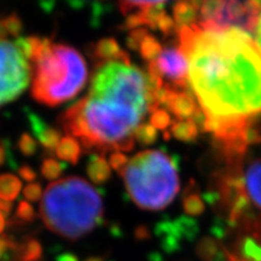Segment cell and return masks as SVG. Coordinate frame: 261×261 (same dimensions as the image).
<instances>
[{"instance_id":"obj_1","label":"cell","mask_w":261,"mask_h":261,"mask_svg":"<svg viewBox=\"0 0 261 261\" xmlns=\"http://www.w3.org/2000/svg\"><path fill=\"white\" fill-rule=\"evenodd\" d=\"M188 58L189 86L227 162L242 159L259 140L253 121L261 115V51L238 29L194 24L177 31Z\"/></svg>"},{"instance_id":"obj_2","label":"cell","mask_w":261,"mask_h":261,"mask_svg":"<svg viewBox=\"0 0 261 261\" xmlns=\"http://www.w3.org/2000/svg\"><path fill=\"white\" fill-rule=\"evenodd\" d=\"M160 87L148 71L132 64L128 54L98 62L89 93L58 116L67 136L80 139L85 151L125 152L136 132L158 108Z\"/></svg>"},{"instance_id":"obj_3","label":"cell","mask_w":261,"mask_h":261,"mask_svg":"<svg viewBox=\"0 0 261 261\" xmlns=\"http://www.w3.org/2000/svg\"><path fill=\"white\" fill-rule=\"evenodd\" d=\"M40 217L54 233L76 241L103 223L102 196L84 178L60 179L48 184L42 195Z\"/></svg>"},{"instance_id":"obj_4","label":"cell","mask_w":261,"mask_h":261,"mask_svg":"<svg viewBox=\"0 0 261 261\" xmlns=\"http://www.w3.org/2000/svg\"><path fill=\"white\" fill-rule=\"evenodd\" d=\"M87 83V65L76 48L54 44L44 38L41 54L35 63L32 97L47 107L61 106L73 99Z\"/></svg>"},{"instance_id":"obj_5","label":"cell","mask_w":261,"mask_h":261,"mask_svg":"<svg viewBox=\"0 0 261 261\" xmlns=\"http://www.w3.org/2000/svg\"><path fill=\"white\" fill-rule=\"evenodd\" d=\"M120 175L129 198L145 211H162L180 189L178 166L162 150H144L127 160Z\"/></svg>"},{"instance_id":"obj_6","label":"cell","mask_w":261,"mask_h":261,"mask_svg":"<svg viewBox=\"0 0 261 261\" xmlns=\"http://www.w3.org/2000/svg\"><path fill=\"white\" fill-rule=\"evenodd\" d=\"M231 169L219 181V195L232 223L250 219V210L261 212V158L253 160L244 169L240 161L230 163Z\"/></svg>"},{"instance_id":"obj_7","label":"cell","mask_w":261,"mask_h":261,"mask_svg":"<svg viewBox=\"0 0 261 261\" xmlns=\"http://www.w3.org/2000/svg\"><path fill=\"white\" fill-rule=\"evenodd\" d=\"M260 2H198L197 25L238 29L253 35Z\"/></svg>"},{"instance_id":"obj_8","label":"cell","mask_w":261,"mask_h":261,"mask_svg":"<svg viewBox=\"0 0 261 261\" xmlns=\"http://www.w3.org/2000/svg\"><path fill=\"white\" fill-rule=\"evenodd\" d=\"M31 76V65L14 42L0 40V107L21 96Z\"/></svg>"},{"instance_id":"obj_9","label":"cell","mask_w":261,"mask_h":261,"mask_svg":"<svg viewBox=\"0 0 261 261\" xmlns=\"http://www.w3.org/2000/svg\"><path fill=\"white\" fill-rule=\"evenodd\" d=\"M146 71L160 89L190 90L188 58L179 42L173 46H162L154 60L148 63Z\"/></svg>"},{"instance_id":"obj_10","label":"cell","mask_w":261,"mask_h":261,"mask_svg":"<svg viewBox=\"0 0 261 261\" xmlns=\"http://www.w3.org/2000/svg\"><path fill=\"white\" fill-rule=\"evenodd\" d=\"M25 116H27L29 125H31L32 132L37 137L40 145L46 150L48 155L54 154L61 140V130L48 125L44 119H41L38 114L32 112V110H25Z\"/></svg>"},{"instance_id":"obj_11","label":"cell","mask_w":261,"mask_h":261,"mask_svg":"<svg viewBox=\"0 0 261 261\" xmlns=\"http://www.w3.org/2000/svg\"><path fill=\"white\" fill-rule=\"evenodd\" d=\"M87 175L93 184L102 185L112 177V169L107 160L99 154H91L86 166Z\"/></svg>"},{"instance_id":"obj_12","label":"cell","mask_w":261,"mask_h":261,"mask_svg":"<svg viewBox=\"0 0 261 261\" xmlns=\"http://www.w3.org/2000/svg\"><path fill=\"white\" fill-rule=\"evenodd\" d=\"M55 152H56L57 158L61 159L62 161L74 166L79 162L80 156L83 154V149H81V144L76 139L70 136H65L63 138H61Z\"/></svg>"},{"instance_id":"obj_13","label":"cell","mask_w":261,"mask_h":261,"mask_svg":"<svg viewBox=\"0 0 261 261\" xmlns=\"http://www.w3.org/2000/svg\"><path fill=\"white\" fill-rule=\"evenodd\" d=\"M42 42H44V38L38 37V35H29V37L17 38L14 44L25 60L37 63L41 54Z\"/></svg>"},{"instance_id":"obj_14","label":"cell","mask_w":261,"mask_h":261,"mask_svg":"<svg viewBox=\"0 0 261 261\" xmlns=\"http://www.w3.org/2000/svg\"><path fill=\"white\" fill-rule=\"evenodd\" d=\"M93 52L98 62L116 60V58L122 57L126 54V51H123L115 39L113 38H103L99 41H97V44L94 45Z\"/></svg>"},{"instance_id":"obj_15","label":"cell","mask_w":261,"mask_h":261,"mask_svg":"<svg viewBox=\"0 0 261 261\" xmlns=\"http://www.w3.org/2000/svg\"><path fill=\"white\" fill-rule=\"evenodd\" d=\"M14 256L16 261H39L42 256V247L37 238L27 237L23 242H17Z\"/></svg>"},{"instance_id":"obj_16","label":"cell","mask_w":261,"mask_h":261,"mask_svg":"<svg viewBox=\"0 0 261 261\" xmlns=\"http://www.w3.org/2000/svg\"><path fill=\"white\" fill-rule=\"evenodd\" d=\"M22 189V182L14 174L0 175V198L11 202L18 197Z\"/></svg>"},{"instance_id":"obj_17","label":"cell","mask_w":261,"mask_h":261,"mask_svg":"<svg viewBox=\"0 0 261 261\" xmlns=\"http://www.w3.org/2000/svg\"><path fill=\"white\" fill-rule=\"evenodd\" d=\"M198 130H200V127L192 120L174 121L171 129H169V135L180 140H184V142H190V140H194L198 136Z\"/></svg>"},{"instance_id":"obj_18","label":"cell","mask_w":261,"mask_h":261,"mask_svg":"<svg viewBox=\"0 0 261 261\" xmlns=\"http://www.w3.org/2000/svg\"><path fill=\"white\" fill-rule=\"evenodd\" d=\"M67 166L64 163L57 161L56 159L54 158H46L41 163V174L42 177L47 180H55V179L60 178L61 174L63 173Z\"/></svg>"},{"instance_id":"obj_19","label":"cell","mask_w":261,"mask_h":261,"mask_svg":"<svg viewBox=\"0 0 261 261\" xmlns=\"http://www.w3.org/2000/svg\"><path fill=\"white\" fill-rule=\"evenodd\" d=\"M17 146L21 154L24 155L25 158H32V156L37 154L39 150V144L37 143V140L27 132H23L19 136Z\"/></svg>"},{"instance_id":"obj_20","label":"cell","mask_w":261,"mask_h":261,"mask_svg":"<svg viewBox=\"0 0 261 261\" xmlns=\"http://www.w3.org/2000/svg\"><path fill=\"white\" fill-rule=\"evenodd\" d=\"M37 217L34 207L27 201H19L16 208V219L19 220V223H33Z\"/></svg>"},{"instance_id":"obj_21","label":"cell","mask_w":261,"mask_h":261,"mask_svg":"<svg viewBox=\"0 0 261 261\" xmlns=\"http://www.w3.org/2000/svg\"><path fill=\"white\" fill-rule=\"evenodd\" d=\"M3 21H4V25L8 34L11 35V37L19 38L21 33L23 32V22H22L21 17L14 12V14H10L9 16L3 18Z\"/></svg>"},{"instance_id":"obj_22","label":"cell","mask_w":261,"mask_h":261,"mask_svg":"<svg viewBox=\"0 0 261 261\" xmlns=\"http://www.w3.org/2000/svg\"><path fill=\"white\" fill-rule=\"evenodd\" d=\"M8 162L12 168H16V161L11 152V143L8 139H3L0 142V167Z\"/></svg>"},{"instance_id":"obj_23","label":"cell","mask_w":261,"mask_h":261,"mask_svg":"<svg viewBox=\"0 0 261 261\" xmlns=\"http://www.w3.org/2000/svg\"><path fill=\"white\" fill-rule=\"evenodd\" d=\"M184 210L187 211V213L190 214H198L203 211V202L200 198L198 195L190 194L187 196L184 203Z\"/></svg>"},{"instance_id":"obj_24","label":"cell","mask_w":261,"mask_h":261,"mask_svg":"<svg viewBox=\"0 0 261 261\" xmlns=\"http://www.w3.org/2000/svg\"><path fill=\"white\" fill-rule=\"evenodd\" d=\"M23 195L25 200L29 202H38L42 196V189L39 182H32L24 188Z\"/></svg>"},{"instance_id":"obj_25","label":"cell","mask_w":261,"mask_h":261,"mask_svg":"<svg viewBox=\"0 0 261 261\" xmlns=\"http://www.w3.org/2000/svg\"><path fill=\"white\" fill-rule=\"evenodd\" d=\"M127 156L123 155L122 152H112L109 158V166L116 172H121L125 165L127 163Z\"/></svg>"},{"instance_id":"obj_26","label":"cell","mask_w":261,"mask_h":261,"mask_svg":"<svg viewBox=\"0 0 261 261\" xmlns=\"http://www.w3.org/2000/svg\"><path fill=\"white\" fill-rule=\"evenodd\" d=\"M18 174H19V177L23 179V180L28 181V182L35 180L38 177L37 172H35L34 169H33L31 166H28V165L21 166V167L18 168Z\"/></svg>"},{"instance_id":"obj_27","label":"cell","mask_w":261,"mask_h":261,"mask_svg":"<svg viewBox=\"0 0 261 261\" xmlns=\"http://www.w3.org/2000/svg\"><path fill=\"white\" fill-rule=\"evenodd\" d=\"M254 35H255V42H256L257 47H259L261 51V2H260L259 14H257V18H256V24H255V31H254Z\"/></svg>"},{"instance_id":"obj_28","label":"cell","mask_w":261,"mask_h":261,"mask_svg":"<svg viewBox=\"0 0 261 261\" xmlns=\"http://www.w3.org/2000/svg\"><path fill=\"white\" fill-rule=\"evenodd\" d=\"M12 208H14V205H12L11 202L0 200V212H2L4 217H10Z\"/></svg>"},{"instance_id":"obj_29","label":"cell","mask_w":261,"mask_h":261,"mask_svg":"<svg viewBox=\"0 0 261 261\" xmlns=\"http://www.w3.org/2000/svg\"><path fill=\"white\" fill-rule=\"evenodd\" d=\"M57 261H77V259H76V256L73 255V254L65 253V254H62V255L58 256Z\"/></svg>"},{"instance_id":"obj_30","label":"cell","mask_w":261,"mask_h":261,"mask_svg":"<svg viewBox=\"0 0 261 261\" xmlns=\"http://www.w3.org/2000/svg\"><path fill=\"white\" fill-rule=\"evenodd\" d=\"M8 37H9V34H8V32H6L4 21H3V18H0V40H6V38Z\"/></svg>"},{"instance_id":"obj_31","label":"cell","mask_w":261,"mask_h":261,"mask_svg":"<svg viewBox=\"0 0 261 261\" xmlns=\"http://www.w3.org/2000/svg\"><path fill=\"white\" fill-rule=\"evenodd\" d=\"M5 217L3 215L2 212H0V233H3V231H4L5 228Z\"/></svg>"},{"instance_id":"obj_32","label":"cell","mask_w":261,"mask_h":261,"mask_svg":"<svg viewBox=\"0 0 261 261\" xmlns=\"http://www.w3.org/2000/svg\"><path fill=\"white\" fill-rule=\"evenodd\" d=\"M85 261H104V260H103V259H100V257L92 256V257H89V259H86Z\"/></svg>"}]
</instances>
